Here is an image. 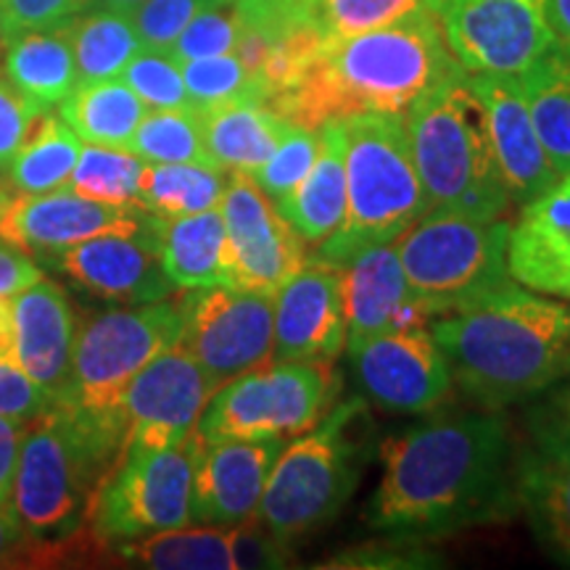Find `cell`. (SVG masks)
I'll use <instances>...</instances> for the list:
<instances>
[{
  "instance_id": "1",
  "label": "cell",
  "mask_w": 570,
  "mask_h": 570,
  "mask_svg": "<svg viewBox=\"0 0 570 570\" xmlns=\"http://www.w3.org/2000/svg\"><path fill=\"white\" fill-rule=\"evenodd\" d=\"M515 441L499 412H441L381 441L367 525L431 539L518 512Z\"/></svg>"
},
{
  "instance_id": "2",
  "label": "cell",
  "mask_w": 570,
  "mask_h": 570,
  "mask_svg": "<svg viewBox=\"0 0 570 570\" xmlns=\"http://www.w3.org/2000/svg\"><path fill=\"white\" fill-rule=\"evenodd\" d=\"M431 333L452 383L481 410L547 394L570 370V306L515 281L446 312Z\"/></svg>"
},
{
  "instance_id": "3",
  "label": "cell",
  "mask_w": 570,
  "mask_h": 570,
  "mask_svg": "<svg viewBox=\"0 0 570 570\" xmlns=\"http://www.w3.org/2000/svg\"><path fill=\"white\" fill-rule=\"evenodd\" d=\"M458 67L439 13L417 11L375 30L323 42L298 82L269 109L315 130L331 119L365 111L404 117L420 96Z\"/></svg>"
},
{
  "instance_id": "4",
  "label": "cell",
  "mask_w": 570,
  "mask_h": 570,
  "mask_svg": "<svg viewBox=\"0 0 570 570\" xmlns=\"http://www.w3.org/2000/svg\"><path fill=\"white\" fill-rule=\"evenodd\" d=\"M125 452L119 415L53 404L24 428L11 510L40 541V566L82 558L80 533L101 481Z\"/></svg>"
},
{
  "instance_id": "5",
  "label": "cell",
  "mask_w": 570,
  "mask_h": 570,
  "mask_svg": "<svg viewBox=\"0 0 570 570\" xmlns=\"http://www.w3.org/2000/svg\"><path fill=\"white\" fill-rule=\"evenodd\" d=\"M412 161L431 209L499 219L512 198L470 75L458 67L404 114Z\"/></svg>"
},
{
  "instance_id": "6",
  "label": "cell",
  "mask_w": 570,
  "mask_h": 570,
  "mask_svg": "<svg viewBox=\"0 0 570 570\" xmlns=\"http://www.w3.org/2000/svg\"><path fill=\"white\" fill-rule=\"evenodd\" d=\"M346 135L344 223L312 259L344 267L362 248L396 240L431 209L399 114H352Z\"/></svg>"
},
{
  "instance_id": "7",
  "label": "cell",
  "mask_w": 570,
  "mask_h": 570,
  "mask_svg": "<svg viewBox=\"0 0 570 570\" xmlns=\"http://www.w3.org/2000/svg\"><path fill=\"white\" fill-rule=\"evenodd\" d=\"M365 402L333 404L315 428L277 454L256 518L275 537L294 544L323 529L344 510L365 468Z\"/></svg>"
},
{
  "instance_id": "8",
  "label": "cell",
  "mask_w": 570,
  "mask_h": 570,
  "mask_svg": "<svg viewBox=\"0 0 570 570\" xmlns=\"http://www.w3.org/2000/svg\"><path fill=\"white\" fill-rule=\"evenodd\" d=\"M510 225L449 209H428L396 238L399 262L431 315H446L510 283Z\"/></svg>"
},
{
  "instance_id": "9",
  "label": "cell",
  "mask_w": 570,
  "mask_h": 570,
  "mask_svg": "<svg viewBox=\"0 0 570 570\" xmlns=\"http://www.w3.org/2000/svg\"><path fill=\"white\" fill-rule=\"evenodd\" d=\"M338 389L327 362L269 360L214 391L196 433L202 441L296 439L327 415Z\"/></svg>"
},
{
  "instance_id": "10",
  "label": "cell",
  "mask_w": 570,
  "mask_h": 570,
  "mask_svg": "<svg viewBox=\"0 0 570 570\" xmlns=\"http://www.w3.org/2000/svg\"><path fill=\"white\" fill-rule=\"evenodd\" d=\"M180 298L130 304L125 309L90 317L77 327L75 360L63 402L98 415H119V399L127 383L154 356L180 344Z\"/></svg>"
},
{
  "instance_id": "11",
  "label": "cell",
  "mask_w": 570,
  "mask_h": 570,
  "mask_svg": "<svg viewBox=\"0 0 570 570\" xmlns=\"http://www.w3.org/2000/svg\"><path fill=\"white\" fill-rule=\"evenodd\" d=\"M194 449L125 446L88 510V529L104 547L190 525Z\"/></svg>"
},
{
  "instance_id": "12",
  "label": "cell",
  "mask_w": 570,
  "mask_h": 570,
  "mask_svg": "<svg viewBox=\"0 0 570 570\" xmlns=\"http://www.w3.org/2000/svg\"><path fill=\"white\" fill-rule=\"evenodd\" d=\"M180 309V346L217 389L275 360V296L206 285L185 291Z\"/></svg>"
},
{
  "instance_id": "13",
  "label": "cell",
  "mask_w": 570,
  "mask_h": 570,
  "mask_svg": "<svg viewBox=\"0 0 570 570\" xmlns=\"http://www.w3.org/2000/svg\"><path fill=\"white\" fill-rule=\"evenodd\" d=\"M441 27L470 75L520 77L558 46L544 0H446Z\"/></svg>"
},
{
  "instance_id": "14",
  "label": "cell",
  "mask_w": 570,
  "mask_h": 570,
  "mask_svg": "<svg viewBox=\"0 0 570 570\" xmlns=\"http://www.w3.org/2000/svg\"><path fill=\"white\" fill-rule=\"evenodd\" d=\"M219 212L227 285L275 296L306 265V244L248 173L227 175Z\"/></svg>"
},
{
  "instance_id": "15",
  "label": "cell",
  "mask_w": 570,
  "mask_h": 570,
  "mask_svg": "<svg viewBox=\"0 0 570 570\" xmlns=\"http://www.w3.org/2000/svg\"><path fill=\"white\" fill-rule=\"evenodd\" d=\"M346 348L362 391L381 410L423 415L452 394V373L425 325L391 327Z\"/></svg>"
},
{
  "instance_id": "16",
  "label": "cell",
  "mask_w": 570,
  "mask_h": 570,
  "mask_svg": "<svg viewBox=\"0 0 570 570\" xmlns=\"http://www.w3.org/2000/svg\"><path fill=\"white\" fill-rule=\"evenodd\" d=\"M214 391L212 377L180 344L154 356L119 399L125 446H183Z\"/></svg>"
},
{
  "instance_id": "17",
  "label": "cell",
  "mask_w": 570,
  "mask_h": 570,
  "mask_svg": "<svg viewBox=\"0 0 570 570\" xmlns=\"http://www.w3.org/2000/svg\"><path fill=\"white\" fill-rule=\"evenodd\" d=\"M515 499L541 544L570 566V420L547 402L515 446Z\"/></svg>"
},
{
  "instance_id": "18",
  "label": "cell",
  "mask_w": 570,
  "mask_h": 570,
  "mask_svg": "<svg viewBox=\"0 0 570 570\" xmlns=\"http://www.w3.org/2000/svg\"><path fill=\"white\" fill-rule=\"evenodd\" d=\"M190 449H194L190 523L230 529L256 518L269 470L283 452V441H202L194 433Z\"/></svg>"
},
{
  "instance_id": "19",
  "label": "cell",
  "mask_w": 570,
  "mask_h": 570,
  "mask_svg": "<svg viewBox=\"0 0 570 570\" xmlns=\"http://www.w3.org/2000/svg\"><path fill=\"white\" fill-rule=\"evenodd\" d=\"M146 223L148 212L140 206L92 202L71 188H59L11 198L0 214V240L27 254L53 256L96 235L138 233Z\"/></svg>"
},
{
  "instance_id": "20",
  "label": "cell",
  "mask_w": 570,
  "mask_h": 570,
  "mask_svg": "<svg viewBox=\"0 0 570 570\" xmlns=\"http://www.w3.org/2000/svg\"><path fill=\"white\" fill-rule=\"evenodd\" d=\"M56 265L80 288L119 304H148L173 296L159 246L148 223L138 233H106L53 254Z\"/></svg>"
},
{
  "instance_id": "21",
  "label": "cell",
  "mask_w": 570,
  "mask_h": 570,
  "mask_svg": "<svg viewBox=\"0 0 570 570\" xmlns=\"http://www.w3.org/2000/svg\"><path fill=\"white\" fill-rule=\"evenodd\" d=\"M346 338L341 269L306 259L275 294V360L333 365L344 354Z\"/></svg>"
},
{
  "instance_id": "22",
  "label": "cell",
  "mask_w": 570,
  "mask_h": 570,
  "mask_svg": "<svg viewBox=\"0 0 570 570\" xmlns=\"http://www.w3.org/2000/svg\"><path fill=\"white\" fill-rule=\"evenodd\" d=\"M13 362L53 404L63 402L75 360L77 317L53 281H35L11 296Z\"/></svg>"
},
{
  "instance_id": "23",
  "label": "cell",
  "mask_w": 570,
  "mask_h": 570,
  "mask_svg": "<svg viewBox=\"0 0 570 570\" xmlns=\"http://www.w3.org/2000/svg\"><path fill=\"white\" fill-rule=\"evenodd\" d=\"M470 85L483 106L491 148L512 202L525 204L544 194L560 175L541 146L518 77L470 75Z\"/></svg>"
},
{
  "instance_id": "24",
  "label": "cell",
  "mask_w": 570,
  "mask_h": 570,
  "mask_svg": "<svg viewBox=\"0 0 570 570\" xmlns=\"http://www.w3.org/2000/svg\"><path fill=\"white\" fill-rule=\"evenodd\" d=\"M338 269L348 331L346 346L391 327L428 325L433 317L412 294L399 262L396 240L362 248Z\"/></svg>"
},
{
  "instance_id": "25",
  "label": "cell",
  "mask_w": 570,
  "mask_h": 570,
  "mask_svg": "<svg viewBox=\"0 0 570 570\" xmlns=\"http://www.w3.org/2000/svg\"><path fill=\"white\" fill-rule=\"evenodd\" d=\"M510 277L544 296H562L570 281V173L523 204L508 238Z\"/></svg>"
},
{
  "instance_id": "26",
  "label": "cell",
  "mask_w": 570,
  "mask_h": 570,
  "mask_svg": "<svg viewBox=\"0 0 570 570\" xmlns=\"http://www.w3.org/2000/svg\"><path fill=\"white\" fill-rule=\"evenodd\" d=\"M306 246H323L346 214V135L341 119L320 127V151L309 175L277 209Z\"/></svg>"
},
{
  "instance_id": "27",
  "label": "cell",
  "mask_w": 570,
  "mask_h": 570,
  "mask_svg": "<svg viewBox=\"0 0 570 570\" xmlns=\"http://www.w3.org/2000/svg\"><path fill=\"white\" fill-rule=\"evenodd\" d=\"M161 267L177 291L227 285L225 275V219L209 209L183 217L151 214Z\"/></svg>"
},
{
  "instance_id": "28",
  "label": "cell",
  "mask_w": 570,
  "mask_h": 570,
  "mask_svg": "<svg viewBox=\"0 0 570 570\" xmlns=\"http://www.w3.org/2000/svg\"><path fill=\"white\" fill-rule=\"evenodd\" d=\"M204 142L212 159L225 173H252L262 167L281 146L288 119L262 101H230L212 109H198Z\"/></svg>"
},
{
  "instance_id": "29",
  "label": "cell",
  "mask_w": 570,
  "mask_h": 570,
  "mask_svg": "<svg viewBox=\"0 0 570 570\" xmlns=\"http://www.w3.org/2000/svg\"><path fill=\"white\" fill-rule=\"evenodd\" d=\"M3 75L13 82V88H19L46 111L59 106L80 82L63 27L11 35L3 51Z\"/></svg>"
},
{
  "instance_id": "30",
  "label": "cell",
  "mask_w": 570,
  "mask_h": 570,
  "mask_svg": "<svg viewBox=\"0 0 570 570\" xmlns=\"http://www.w3.org/2000/svg\"><path fill=\"white\" fill-rule=\"evenodd\" d=\"M146 111L140 98L119 77L77 82V88L59 104V117L82 142L122 151H130L132 135Z\"/></svg>"
},
{
  "instance_id": "31",
  "label": "cell",
  "mask_w": 570,
  "mask_h": 570,
  "mask_svg": "<svg viewBox=\"0 0 570 570\" xmlns=\"http://www.w3.org/2000/svg\"><path fill=\"white\" fill-rule=\"evenodd\" d=\"M531 122L554 173H570V53L554 46L544 59L518 77Z\"/></svg>"
},
{
  "instance_id": "32",
  "label": "cell",
  "mask_w": 570,
  "mask_h": 570,
  "mask_svg": "<svg viewBox=\"0 0 570 570\" xmlns=\"http://www.w3.org/2000/svg\"><path fill=\"white\" fill-rule=\"evenodd\" d=\"M114 558L154 570H235L230 539L223 525L173 529L111 544Z\"/></svg>"
},
{
  "instance_id": "33",
  "label": "cell",
  "mask_w": 570,
  "mask_h": 570,
  "mask_svg": "<svg viewBox=\"0 0 570 570\" xmlns=\"http://www.w3.org/2000/svg\"><path fill=\"white\" fill-rule=\"evenodd\" d=\"M63 32L71 42L80 82L117 80L142 48L130 13L111 9L77 13Z\"/></svg>"
},
{
  "instance_id": "34",
  "label": "cell",
  "mask_w": 570,
  "mask_h": 570,
  "mask_svg": "<svg viewBox=\"0 0 570 570\" xmlns=\"http://www.w3.org/2000/svg\"><path fill=\"white\" fill-rule=\"evenodd\" d=\"M80 151L82 140L59 114L42 111L13 156L6 177L19 194H48L67 188Z\"/></svg>"
},
{
  "instance_id": "35",
  "label": "cell",
  "mask_w": 570,
  "mask_h": 570,
  "mask_svg": "<svg viewBox=\"0 0 570 570\" xmlns=\"http://www.w3.org/2000/svg\"><path fill=\"white\" fill-rule=\"evenodd\" d=\"M227 185L225 169L202 164H151L140 175V209L159 217H183L217 209Z\"/></svg>"
},
{
  "instance_id": "36",
  "label": "cell",
  "mask_w": 570,
  "mask_h": 570,
  "mask_svg": "<svg viewBox=\"0 0 570 570\" xmlns=\"http://www.w3.org/2000/svg\"><path fill=\"white\" fill-rule=\"evenodd\" d=\"M130 151L151 164H202L223 169L206 151L202 114L185 109H148L132 135Z\"/></svg>"
},
{
  "instance_id": "37",
  "label": "cell",
  "mask_w": 570,
  "mask_h": 570,
  "mask_svg": "<svg viewBox=\"0 0 570 570\" xmlns=\"http://www.w3.org/2000/svg\"><path fill=\"white\" fill-rule=\"evenodd\" d=\"M142 167L146 161L132 151L85 142L67 188L92 198V202L140 206Z\"/></svg>"
},
{
  "instance_id": "38",
  "label": "cell",
  "mask_w": 570,
  "mask_h": 570,
  "mask_svg": "<svg viewBox=\"0 0 570 570\" xmlns=\"http://www.w3.org/2000/svg\"><path fill=\"white\" fill-rule=\"evenodd\" d=\"M446 0H304L306 17L315 32L327 40L375 30L417 11H433L441 17Z\"/></svg>"
},
{
  "instance_id": "39",
  "label": "cell",
  "mask_w": 570,
  "mask_h": 570,
  "mask_svg": "<svg viewBox=\"0 0 570 570\" xmlns=\"http://www.w3.org/2000/svg\"><path fill=\"white\" fill-rule=\"evenodd\" d=\"M183 82L194 109H212L230 101H262L265 90L235 53L209 56V59L180 61Z\"/></svg>"
},
{
  "instance_id": "40",
  "label": "cell",
  "mask_w": 570,
  "mask_h": 570,
  "mask_svg": "<svg viewBox=\"0 0 570 570\" xmlns=\"http://www.w3.org/2000/svg\"><path fill=\"white\" fill-rule=\"evenodd\" d=\"M320 151V127H304V125H288L281 146L275 154L262 164V167L252 169L254 183L269 196L277 209L294 196V190L302 185V180L309 175L312 164L317 159Z\"/></svg>"
},
{
  "instance_id": "41",
  "label": "cell",
  "mask_w": 570,
  "mask_h": 570,
  "mask_svg": "<svg viewBox=\"0 0 570 570\" xmlns=\"http://www.w3.org/2000/svg\"><path fill=\"white\" fill-rule=\"evenodd\" d=\"M119 80L127 82L146 109H185L190 106L183 82V67L169 51L140 48V53L127 63Z\"/></svg>"
},
{
  "instance_id": "42",
  "label": "cell",
  "mask_w": 570,
  "mask_h": 570,
  "mask_svg": "<svg viewBox=\"0 0 570 570\" xmlns=\"http://www.w3.org/2000/svg\"><path fill=\"white\" fill-rule=\"evenodd\" d=\"M240 30H244V17H240L238 0L233 3H217L209 9L198 11L188 27L177 35L169 53L177 61L209 59V56L233 53L238 46Z\"/></svg>"
},
{
  "instance_id": "43",
  "label": "cell",
  "mask_w": 570,
  "mask_h": 570,
  "mask_svg": "<svg viewBox=\"0 0 570 570\" xmlns=\"http://www.w3.org/2000/svg\"><path fill=\"white\" fill-rule=\"evenodd\" d=\"M217 3H233V0H142L138 9L130 13V19L142 48L169 51L177 35L188 27V21L198 11Z\"/></svg>"
},
{
  "instance_id": "44",
  "label": "cell",
  "mask_w": 570,
  "mask_h": 570,
  "mask_svg": "<svg viewBox=\"0 0 570 570\" xmlns=\"http://www.w3.org/2000/svg\"><path fill=\"white\" fill-rule=\"evenodd\" d=\"M230 539L233 568L238 570H277L294 566V552L288 541L275 537L259 518L227 529Z\"/></svg>"
},
{
  "instance_id": "45",
  "label": "cell",
  "mask_w": 570,
  "mask_h": 570,
  "mask_svg": "<svg viewBox=\"0 0 570 570\" xmlns=\"http://www.w3.org/2000/svg\"><path fill=\"white\" fill-rule=\"evenodd\" d=\"M423 539L394 537L386 541H375V544L354 547L325 562V568H433L439 566V554L428 552Z\"/></svg>"
},
{
  "instance_id": "46",
  "label": "cell",
  "mask_w": 570,
  "mask_h": 570,
  "mask_svg": "<svg viewBox=\"0 0 570 570\" xmlns=\"http://www.w3.org/2000/svg\"><path fill=\"white\" fill-rule=\"evenodd\" d=\"M42 111L46 109H40L19 88H13V82L0 71V175L9 173L13 156Z\"/></svg>"
},
{
  "instance_id": "47",
  "label": "cell",
  "mask_w": 570,
  "mask_h": 570,
  "mask_svg": "<svg viewBox=\"0 0 570 570\" xmlns=\"http://www.w3.org/2000/svg\"><path fill=\"white\" fill-rule=\"evenodd\" d=\"M0 11L11 35H17L67 27L77 13H82V6L80 0H0Z\"/></svg>"
},
{
  "instance_id": "48",
  "label": "cell",
  "mask_w": 570,
  "mask_h": 570,
  "mask_svg": "<svg viewBox=\"0 0 570 570\" xmlns=\"http://www.w3.org/2000/svg\"><path fill=\"white\" fill-rule=\"evenodd\" d=\"M53 407V402L30 381V375L13 360L0 356V415L32 423L42 412Z\"/></svg>"
},
{
  "instance_id": "49",
  "label": "cell",
  "mask_w": 570,
  "mask_h": 570,
  "mask_svg": "<svg viewBox=\"0 0 570 570\" xmlns=\"http://www.w3.org/2000/svg\"><path fill=\"white\" fill-rule=\"evenodd\" d=\"M38 566V539L24 531L11 504H0V568Z\"/></svg>"
},
{
  "instance_id": "50",
  "label": "cell",
  "mask_w": 570,
  "mask_h": 570,
  "mask_svg": "<svg viewBox=\"0 0 570 570\" xmlns=\"http://www.w3.org/2000/svg\"><path fill=\"white\" fill-rule=\"evenodd\" d=\"M40 277L42 273L30 254L0 240V296L19 294Z\"/></svg>"
},
{
  "instance_id": "51",
  "label": "cell",
  "mask_w": 570,
  "mask_h": 570,
  "mask_svg": "<svg viewBox=\"0 0 570 570\" xmlns=\"http://www.w3.org/2000/svg\"><path fill=\"white\" fill-rule=\"evenodd\" d=\"M27 423L0 415V504H11L13 473H17L19 446Z\"/></svg>"
},
{
  "instance_id": "52",
  "label": "cell",
  "mask_w": 570,
  "mask_h": 570,
  "mask_svg": "<svg viewBox=\"0 0 570 570\" xmlns=\"http://www.w3.org/2000/svg\"><path fill=\"white\" fill-rule=\"evenodd\" d=\"M554 42L570 53V0H544Z\"/></svg>"
},
{
  "instance_id": "53",
  "label": "cell",
  "mask_w": 570,
  "mask_h": 570,
  "mask_svg": "<svg viewBox=\"0 0 570 570\" xmlns=\"http://www.w3.org/2000/svg\"><path fill=\"white\" fill-rule=\"evenodd\" d=\"M0 356L13 360V306L11 296H0Z\"/></svg>"
},
{
  "instance_id": "54",
  "label": "cell",
  "mask_w": 570,
  "mask_h": 570,
  "mask_svg": "<svg viewBox=\"0 0 570 570\" xmlns=\"http://www.w3.org/2000/svg\"><path fill=\"white\" fill-rule=\"evenodd\" d=\"M547 399H550V402H558V404H570V370L562 381L554 383V386L550 389V396Z\"/></svg>"
},
{
  "instance_id": "55",
  "label": "cell",
  "mask_w": 570,
  "mask_h": 570,
  "mask_svg": "<svg viewBox=\"0 0 570 570\" xmlns=\"http://www.w3.org/2000/svg\"><path fill=\"white\" fill-rule=\"evenodd\" d=\"M142 0H98L96 9H111V11H122V13H132Z\"/></svg>"
},
{
  "instance_id": "56",
  "label": "cell",
  "mask_w": 570,
  "mask_h": 570,
  "mask_svg": "<svg viewBox=\"0 0 570 570\" xmlns=\"http://www.w3.org/2000/svg\"><path fill=\"white\" fill-rule=\"evenodd\" d=\"M9 40H11V30H9V24H6L3 11H0V56H3L6 46H9Z\"/></svg>"
},
{
  "instance_id": "57",
  "label": "cell",
  "mask_w": 570,
  "mask_h": 570,
  "mask_svg": "<svg viewBox=\"0 0 570 570\" xmlns=\"http://www.w3.org/2000/svg\"><path fill=\"white\" fill-rule=\"evenodd\" d=\"M547 404H550V407L558 410L562 417H568V420H570V404H558V402H550V399H547Z\"/></svg>"
},
{
  "instance_id": "58",
  "label": "cell",
  "mask_w": 570,
  "mask_h": 570,
  "mask_svg": "<svg viewBox=\"0 0 570 570\" xmlns=\"http://www.w3.org/2000/svg\"><path fill=\"white\" fill-rule=\"evenodd\" d=\"M9 202H11V198H9V194H6V190H3V188H0V214H3V212H6V206H9Z\"/></svg>"
},
{
  "instance_id": "59",
  "label": "cell",
  "mask_w": 570,
  "mask_h": 570,
  "mask_svg": "<svg viewBox=\"0 0 570 570\" xmlns=\"http://www.w3.org/2000/svg\"><path fill=\"white\" fill-rule=\"evenodd\" d=\"M80 6H82V11H90V9H96L98 0H80Z\"/></svg>"
},
{
  "instance_id": "60",
  "label": "cell",
  "mask_w": 570,
  "mask_h": 570,
  "mask_svg": "<svg viewBox=\"0 0 570 570\" xmlns=\"http://www.w3.org/2000/svg\"><path fill=\"white\" fill-rule=\"evenodd\" d=\"M560 298H566V302H570V281H568V285H566V291H562V296Z\"/></svg>"
}]
</instances>
